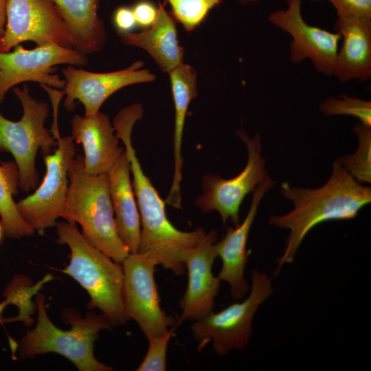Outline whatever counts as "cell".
<instances>
[{
	"mask_svg": "<svg viewBox=\"0 0 371 371\" xmlns=\"http://www.w3.org/2000/svg\"><path fill=\"white\" fill-rule=\"evenodd\" d=\"M3 295L5 299L0 302V324L5 323V318L2 317V313L7 306L14 304L18 308H21L24 304V296L22 291L14 286L7 285Z\"/></svg>",
	"mask_w": 371,
	"mask_h": 371,
	"instance_id": "31",
	"label": "cell"
},
{
	"mask_svg": "<svg viewBox=\"0 0 371 371\" xmlns=\"http://www.w3.org/2000/svg\"><path fill=\"white\" fill-rule=\"evenodd\" d=\"M358 138L353 154L339 158L344 168L360 183L371 182V126L358 122L352 128Z\"/></svg>",
	"mask_w": 371,
	"mask_h": 371,
	"instance_id": "24",
	"label": "cell"
},
{
	"mask_svg": "<svg viewBox=\"0 0 371 371\" xmlns=\"http://www.w3.org/2000/svg\"><path fill=\"white\" fill-rule=\"evenodd\" d=\"M19 188V171L14 161L0 164V221L4 234L19 238L33 235L35 232L20 214L14 196Z\"/></svg>",
	"mask_w": 371,
	"mask_h": 371,
	"instance_id": "23",
	"label": "cell"
},
{
	"mask_svg": "<svg viewBox=\"0 0 371 371\" xmlns=\"http://www.w3.org/2000/svg\"><path fill=\"white\" fill-rule=\"evenodd\" d=\"M217 240V232L212 229L184 257L188 281L180 300L181 313L179 322H194L213 311L221 282L212 272V267L217 258L215 249Z\"/></svg>",
	"mask_w": 371,
	"mask_h": 371,
	"instance_id": "15",
	"label": "cell"
},
{
	"mask_svg": "<svg viewBox=\"0 0 371 371\" xmlns=\"http://www.w3.org/2000/svg\"><path fill=\"white\" fill-rule=\"evenodd\" d=\"M335 8L337 16L371 19V0H327Z\"/></svg>",
	"mask_w": 371,
	"mask_h": 371,
	"instance_id": "28",
	"label": "cell"
},
{
	"mask_svg": "<svg viewBox=\"0 0 371 371\" xmlns=\"http://www.w3.org/2000/svg\"><path fill=\"white\" fill-rule=\"evenodd\" d=\"M236 1L241 4H248V3H256L259 1L260 0H236Z\"/></svg>",
	"mask_w": 371,
	"mask_h": 371,
	"instance_id": "33",
	"label": "cell"
},
{
	"mask_svg": "<svg viewBox=\"0 0 371 371\" xmlns=\"http://www.w3.org/2000/svg\"><path fill=\"white\" fill-rule=\"evenodd\" d=\"M37 321L26 332L19 344L22 358H30L46 353L58 354L71 361L80 371H111L113 368L98 361L94 355V343L103 330L111 325L102 314L89 313L85 317L68 309L64 319L71 326L63 330L57 327L48 316L43 294L36 295Z\"/></svg>",
	"mask_w": 371,
	"mask_h": 371,
	"instance_id": "5",
	"label": "cell"
},
{
	"mask_svg": "<svg viewBox=\"0 0 371 371\" xmlns=\"http://www.w3.org/2000/svg\"><path fill=\"white\" fill-rule=\"evenodd\" d=\"M171 8L170 14L184 29L191 32L200 25L210 12L222 0H166Z\"/></svg>",
	"mask_w": 371,
	"mask_h": 371,
	"instance_id": "25",
	"label": "cell"
},
{
	"mask_svg": "<svg viewBox=\"0 0 371 371\" xmlns=\"http://www.w3.org/2000/svg\"><path fill=\"white\" fill-rule=\"evenodd\" d=\"M12 52H0V102L8 91L27 81L63 89L65 81L55 74V66L68 64L82 67L87 63L86 54L56 44L27 49L18 45Z\"/></svg>",
	"mask_w": 371,
	"mask_h": 371,
	"instance_id": "11",
	"label": "cell"
},
{
	"mask_svg": "<svg viewBox=\"0 0 371 371\" xmlns=\"http://www.w3.org/2000/svg\"><path fill=\"white\" fill-rule=\"evenodd\" d=\"M25 41L37 46L56 44L73 48L65 24L51 0L7 1L0 52H10Z\"/></svg>",
	"mask_w": 371,
	"mask_h": 371,
	"instance_id": "12",
	"label": "cell"
},
{
	"mask_svg": "<svg viewBox=\"0 0 371 371\" xmlns=\"http://www.w3.org/2000/svg\"><path fill=\"white\" fill-rule=\"evenodd\" d=\"M175 19L159 3L155 23L144 30L133 33H118L123 43L146 51L159 67L169 73L183 63L184 51L179 43Z\"/></svg>",
	"mask_w": 371,
	"mask_h": 371,
	"instance_id": "20",
	"label": "cell"
},
{
	"mask_svg": "<svg viewBox=\"0 0 371 371\" xmlns=\"http://www.w3.org/2000/svg\"><path fill=\"white\" fill-rule=\"evenodd\" d=\"M273 292L271 278L265 273L252 271L251 284L245 298L194 322L191 331L198 342V350H203L210 343L219 357L234 350L245 349L253 332L254 315Z\"/></svg>",
	"mask_w": 371,
	"mask_h": 371,
	"instance_id": "7",
	"label": "cell"
},
{
	"mask_svg": "<svg viewBox=\"0 0 371 371\" xmlns=\"http://www.w3.org/2000/svg\"><path fill=\"white\" fill-rule=\"evenodd\" d=\"M175 329L171 328L164 335L148 339V347L144 359L137 371H165L166 355L169 341Z\"/></svg>",
	"mask_w": 371,
	"mask_h": 371,
	"instance_id": "27",
	"label": "cell"
},
{
	"mask_svg": "<svg viewBox=\"0 0 371 371\" xmlns=\"http://www.w3.org/2000/svg\"><path fill=\"white\" fill-rule=\"evenodd\" d=\"M175 105L173 138L174 175L172 183L165 201L172 207L181 208V182L183 158L182 138L188 109L197 96L196 72L189 65L181 63L169 73Z\"/></svg>",
	"mask_w": 371,
	"mask_h": 371,
	"instance_id": "21",
	"label": "cell"
},
{
	"mask_svg": "<svg viewBox=\"0 0 371 371\" xmlns=\"http://www.w3.org/2000/svg\"><path fill=\"white\" fill-rule=\"evenodd\" d=\"M319 111L325 116H352L366 126H371V102L346 94L338 98H326L319 105Z\"/></svg>",
	"mask_w": 371,
	"mask_h": 371,
	"instance_id": "26",
	"label": "cell"
},
{
	"mask_svg": "<svg viewBox=\"0 0 371 371\" xmlns=\"http://www.w3.org/2000/svg\"><path fill=\"white\" fill-rule=\"evenodd\" d=\"M280 188L281 194L293 203V209L269 218L271 225L289 231L282 254L276 260L274 274L293 262L304 239L317 225L353 219L371 202L370 187L357 182L344 168L339 158L333 163L330 177L322 186L310 189L284 181Z\"/></svg>",
	"mask_w": 371,
	"mask_h": 371,
	"instance_id": "2",
	"label": "cell"
},
{
	"mask_svg": "<svg viewBox=\"0 0 371 371\" xmlns=\"http://www.w3.org/2000/svg\"><path fill=\"white\" fill-rule=\"evenodd\" d=\"M311 1H321V0H310Z\"/></svg>",
	"mask_w": 371,
	"mask_h": 371,
	"instance_id": "35",
	"label": "cell"
},
{
	"mask_svg": "<svg viewBox=\"0 0 371 371\" xmlns=\"http://www.w3.org/2000/svg\"><path fill=\"white\" fill-rule=\"evenodd\" d=\"M143 65L144 63L138 60L126 69L106 73L67 66L62 70L65 79L63 89L66 95L64 106L72 111L75 108V101L78 100L84 106L85 115L97 113L105 100L119 89L155 79V76L149 70L140 69Z\"/></svg>",
	"mask_w": 371,
	"mask_h": 371,
	"instance_id": "14",
	"label": "cell"
},
{
	"mask_svg": "<svg viewBox=\"0 0 371 371\" xmlns=\"http://www.w3.org/2000/svg\"><path fill=\"white\" fill-rule=\"evenodd\" d=\"M62 17L74 49L84 53L99 52L106 32L98 14V0H51Z\"/></svg>",
	"mask_w": 371,
	"mask_h": 371,
	"instance_id": "22",
	"label": "cell"
},
{
	"mask_svg": "<svg viewBox=\"0 0 371 371\" xmlns=\"http://www.w3.org/2000/svg\"><path fill=\"white\" fill-rule=\"evenodd\" d=\"M334 29L342 38L333 74L340 82L371 78V19L337 16Z\"/></svg>",
	"mask_w": 371,
	"mask_h": 371,
	"instance_id": "18",
	"label": "cell"
},
{
	"mask_svg": "<svg viewBox=\"0 0 371 371\" xmlns=\"http://www.w3.org/2000/svg\"><path fill=\"white\" fill-rule=\"evenodd\" d=\"M71 124V137L84 150L85 170L92 175L107 174L124 152L109 116L100 111L76 115Z\"/></svg>",
	"mask_w": 371,
	"mask_h": 371,
	"instance_id": "17",
	"label": "cell"
},
{
	"mask_svg": "<svg viewBox=\"0 0 371 371\" xmlns=\"http://www.w3.org/2000/svg\"><path fill=\"white\" fill-rule=\"evenodd\" d=\"M286 3V9L274 10L268 20L291 36L290 60L299 64L310 59L318 72L333 75L340 35L307 23L302 15V0Z\"/></svg>",
	"mask_w": 371,
	"mask_h": 371,
	"instance_id": "13",
	"label": "cell"
},
{
	"mask_svg": "<svg viewBox=\"0 0 371 371\" xmlns=\"http://www.w3.org/2000/svg\"><path fill=\"white\" fill-rule=\"evenodd\" d=\"M113 21L118 33L131 32L137 25L133 9L126 6L115 10Z\"/></svg>",
	"mask_w": 371,
	"mask_h": 371,
	"instance_id": "30",
	"label": "cell"
},
{
	"mask_svg": "<svg viewBox=\"0 0 371 371\" xmlns=\"http://www.w3.org/2000/svg\"><path fill=\"white\" fill-rule=\"evenodd\" d=\"M123 300L126 314L148 339L166 334L175 319L161 308L155 279L157 262L141 253H129L122 262Z\"/></svg>",
	"mask_w": 371,
	"mask_h": 371,
	"instance_id": "10",
	"label": "cell"
},
{
	"mask_svg": "<svg viewBox=\"0 0 371 371\" xmlns=\"http://www.w3.org/2000/svg\"><path fill=\"white\" fill-rule=\"evenodd\" d=\"M276 181L268 175L253 192L249 211L239 225L227 228L223 238L216 241L215 249L217 257L222 261V267L217 277L228 283L230 294L236 300L243 299L249 292L250 286L245 278V270L251 250H247L249 232L261 200Z\"/></svg>",
	"mask_w": 371,
	"mask_h": 371,
	"instance_id": "16",
	"label": "cell"
},
{
	"mask_svg": "<svg viewBox=\"0 0 371 371\" xmlns=\"http://www.w3.org/2000/svg\"><path fill=\"white\" fill-rule=\"evenodd\" d=\"M107 176L117 232L129 253H137L140 238V217L125 150Z\"/></svg>",
	"mask_w": 371,
	"mask_h": 371,
	"instance_id": "19",
	"label": "cell"
},
{
	"mask_svg": "<svg viewBox=\"0 0 371 371\" xmlns=\"http://www.w3.org/2000/svg\"><path fill=\"white\" fill-rule=\"evenodd\" d=\"M3 234H4L3 227V225L1 224V222L0 221V240H1Z\"/></svg>",
	"mask_w": 371,
	"mask_h": 371,
	"instance_id": "34",
	"label": "cell"
},
{
	"mask_svg": "<svg viewBox=\"0 0 371 371\" xmlns=\"http://www.w3.org/2000/svg\"><path fill=\"white\" fill-rule=\"evenodd\" d=\"M143 113L142 106L133 104L122 109L113 122L117 137L124 145L133 176L141 227L137 252L148 256L158 265L181 276L186 269L185 256L204 239L207 233L201 227L190 232L179 230L167 217L166 202L144 173L132 144L133 128Z\"/></svg>",
	"mask_w": 371,
	"mask_h": 371,
	"instance_id": "1",
	"label": "cell"
},
{
	"mask_svg": "<svg viewBox=\"0 0 371 371\" xmlns=\"http://www.w3.org/2000/svg\"><path fill=\"white\" fill-rule=\"evenodd\" d=\"M13 91L21 103L23 115L19 120L12 121L0 112V151L13 156L19 171V188L28 192L35 188L38 180L35 165L38 151L50 153L58 141L45 127L49 105L33 98L25 85L22 89L14 87Z\"/></svg>",
	"mask_w": 371,
	"mask_h": 371,
	"instance_id": "6",
	"label": "cell"
},
{
	"mask_svg": "<svg viewBox=\"0 0 371 371\" xmlns=\"http://www.w3.org/2000/svg\"><path fill=\"white\" fill-rule=\"evenodd\" d=\"M236 134L247 150L245 168L230 179L206 175L202 181L203 193L194 201L195 205L203 213L216 211L223 223L229 221L234 226L240 223L239 210L245 198L269 175L265 169V159L262 156L259 134L251 137L243 129L238 130Z\"/></svg>",
	"mask_w": 371,
	"mask_h": 371,
	"instance_id": "9",
	"label": "cell"
},
{
	"mask_svg": "<svg viewBox=\"0 0 371 371\" xmlns=\"http://www.w3.org/2000/svg\"><path fill=\"white\" fill-rule=\"evenodd\" d=\"M7 1L0 0V43L4 34L6 23Z\"/></svg>",
	"mask_w": 371,
	"mask_h": 371,
	"instance_id": "32",
	"label": "cell"
},
{
	"mask_svg": "<svg viewBox=\"0 0 371 371\" xmlns=\"http://www.w3.org/2000/svg\"><path fill=\"white\" fill-rule=\"evenodd\" d=\"M69 180L62 218L79 223L90 244L122 264L129 251L117 232L107 174L88 173L83 156L78 155L71 164Z\"/></svg>",
	"mask_w": 371,
	"mask_h": 371,
	"instance_id": "4",
	"label": "cell"
},
{
	"mask_svg": "<svg viewBox=\"0 0 371 371\" xmlns=\"http://www.w3.org/2000/svg\"><path fill=\"white\" fill-rule=\"evenodd\" d=\"M58 145L53 153L43 155L45 176L35 191L16 202L24 221L36 232L56 225L62 218L69 190V170L76 148L71 136L55 135Z\"/></svg>",
	"mask_w": 371,
	"mask_h": 371,
	"instance_id": "8",
	"label": "cell"
},
{
	"mask_svg": "<svg viewBox=\"0 0 371 371\" xmlns=\"http://www.w3.org/2000/svg\"><path fill=\"white\" fill-rule=\"evenodd\" d=\"M132 9L137 25L144 28L151 26L158 15V8L147 0L137 2Z\"/></svg>",
	"mask_w": 371,
	"mask_h": 371,
	"instance_id": "29",
	"label": "cell"
},
{
	"mask_svg": "<svg viewBox=\"0 0 371 371\" xmlns=\"http://www.w3.org/2000/svg\"><path fill=\"white\" fill-rule=\"evenodd\" d=\"M57 242L71 251L63 273L76 280L89 294V308H98L111 326L130 319L123 300L124 273L121 264L90 244L76 223L66 221L56 224Z\"/></svg>",
	"mask_w": 371,
	"mask_h": 371,
	"instance_id": "3",
	"label": "cell"
}]
</instances>
